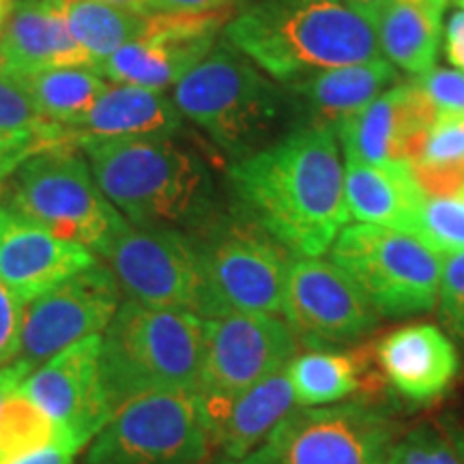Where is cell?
Segmentation results:
<instances>
[{"label": "cell", "instance_id": "35", "mask_svg": "<svg viewBox=\"0 0 464 464\" xmlns=\"http://www.w3.org/2000/svg\"><path fill=\"white\" fill-rule=\"evenodd\" d=\"M437 116H464V73L432 67L415 80Z\"/></svg>", "mask_w": 464, "mask_h": 464}, {"label": "cell", "instance_id": "23", "mask_svg": "<svg viewBox=\"0 0 464 464\" xmlns=\"http://www.w3.org/2000/svg\"><path fill=\"white\" fill-rule=\"evenodd\" d=\"M213 448L224 458H243L263 445L274 428L297 406L286 368L237 396L200 398Z\"/></svg>", "mask_w": 464, "mask_h": 464}, {"label": "cell", "instance_id": "5", "mask_svg": "<svg viewBox=\"0 0 464 464\" xmlns=\"http://www.w3.org/2000/svg\"><path fill=\"white\" fill-rule=\"evenodd\" d=\"M170 100L232 161L274 142L290 110L286 89L226 42L172 86Z\"/></svg>", "mask_w": 464, "mask_h": 464}, {"label": "cell", "instance_id": "38", "mask_svg": "<svg viewBox=\"0 0 464 464\" xmlns=\"http://www.w3.org/2000/svg\"><path fill=\"white\" fill-rule=\"evenodd\" d=\"M45 150L42 144L31 140H11V138L0 136V183L11 174L17 172V168L33 155Z\"/></svg>", "mask_w": 464, "mask_h": 464}, {"label": "cell", "instance_id": "12", "mask_svg": "<svg viewBox=\"0 0 464 464\" xmlns=\"http://www.w3.org/2000/svg\"><path fill=\"white\" fill-rule=\"evenodd\" d=\"M299 342L277 314L230 312L205 318L200 398L226 400L286 368Z\"/></svg>", "mask_w": 464, "mask_h": 464}, {"label": "cell", "instance_id": "50", "mask_svg": "<svg viewBox=\"0 0 464 464\" xmlns=\"http://www.w3.org/2000/svg\"><path fill=\"white\" fill-rule=\"evenodd\" d=\"M387 464H393V462H392V458H390V460H387Z\"/></svg>", "mask_w": 464, "mask_h": 464}, {"label": "cell", "instance_id": "29", "mask_svg": "<svg viewBox=\"0 0 464 464\" xmlns=\"http://www.w3.org/2000/svg\"><path fill=\"white\" fill-rule=\"evenodd\" d=\"M411 164L423 189L456 191L464 185V116H437Z\"/></svg>", "mask_w": 464, "mask_h": 464}, {"label": "cell", "instance_id": "28", "mask_svg": "<svg viewBox=\"0 0 464 464\" xmlns=\"http://www.w3.org/2000/svg\"><path fill=\"white\" fill-rule=\"evenodd\" d=\"M297 406L338 404L362 387V368L355 357L338 351H310L286 365Z\"/></svg>", "mask_w": 464, "mask_h": 464}, {"label": "cell", "instance_id": "42", "mask_svg": "<svg viewBox=\"0 0 464 464\" xmlns=\"http://www.w3.org/2000/svg\"><path fill=\"white\" fill-rule=\"evenodd\" d=\"M342 3L348 5L355 14H359L363 20H368L370 24L376 26L379 17L385 14V9L390 7L392 0H342Z\"/></svg>", "mask_w": 464, "mask_h": 464}, {"label": "cell", "instance_id": "18", "mask_svg": "<svg viewBox=\"0 0 464 464\" xmlns=\"http://www.w3.org/2000/svg\"><path fill=\"white\" fill-rule=\"evenodd\" d=\"M437 112L415 82L392 86L335 130L346 161H411Z\"/></svg>", "mask_w": 464, "mask_h": 464}, {"label": "cell", "instance_id": "43", "mask_svg": "<svg viewBox=\"0 0 464 464\" xmlns=\"http://www.w3.org/2000/svg\"><path fill=\"white\" fill-rule=\"evenodd\" d=\"M216 464H277V462L263 443V445H258L254 451H249L247 456H243V458H224L222 456Z\"/></svg>", "mask_w": 464, "mask_h": 464}, {"label": "cell", "instance_id": "27", "mask_svg": "<svg viewBox=\"0 0 464 464\" xmlns=\"http://www.w3.org/2000/svg\"><path fill=\"white\" fill-rule=\"evenodd\" d=\"M14 78L24 86L39 112L58 125H65L86 112L110 86V80L95 67L44 69Z\"/></svg>", "mask_w": 464, "mask_h": 464}, {"label": "cell", "instance_id": "41", "mask_svg": "<svg viewBox=\"0 0 464 464\" xmlns=\"http://www.w3.org/2000/svg\"><path fill=\"white\" fill-rule=\"evenodd\" d=\"M237 0H153L155 11L168 14H188V11H213L226 9Z\"/></svg>", "mask_w": 464, "mask_h": 464}, {"label": "cell", "instance_id": "7", "mask_svg": "<svg viewBox=\"0 0 464 464\" xmlns=\"http://www.w3.org/2000/svg\"><path fill=\"white\" fill-rule=\"evenodd\" d=\"M329 256L379 316L409 318L437 307L443 258L413 235L346 224Z\"/></svg>", "mask_w": 464, "mask_h": 464}, {"label": "cell", "instance_id": "45", "mask_svg": "<svg viewBox=\"0 0 464 464\" xmlns=\"http://www.w3.org/2000/svg\"><path fill=\"white\" fill-rule=\"evenodd\" d=\"M15 3H17V0H0V34H3L11 14H14Z\"/></svg>", "mask_w": 464, "mask_h": 464}, {"label": "cell", "instance_id": "16", "mask_svg": "<svg viewBox=\"0 0 464 464\" xmlns=\"http://www.w3.org/2000/svg\"><path fill=\"white\" fill-rule=\"evenodd\" d=\"M100 355L102 334L89 335L37 365L20 387L63 434L86 445L112 417L102 385Z\"/></svg>", "mask_w": 464, "mask_h": 464}, {"label": "cell", "instance_id": "32", "mask_svg": "<svg viewBox=\"0 0 464 464\" xmlns=\"http://www.w3.org/2000/svg\"><path fill=\"white\" fill-rule=\"evenodd\" d=\"M413 237L439 256L464 252V198L456 194L426 198Z\"/></svg>", "mask_w": 464, "mask_h": 464}, {"label": "cell", "instance_id": "34", "mask_svg": "<svg viewBox=\"0 0 464 464\" xmlns=\"http://www.w3.org/2000/svg\"><path fill=\"white\" fill-rule=\"evenodd\" d=\"M390 458L393 464H462L450 434L430 426L417 428L400 439Z\"/></svg>", "mask_w": 464, "mask_h": 464}, {"label": "cell", "instance_id": "21", "mask_svg": "<svg viewBox=\"0 0 464 464\" xmlns=\"http://www.w3.org/2000/svg\"><path fill=\"white\" fill-rule=\"evenodd\" d=\"M61 127L67 147H80L89 140L174 136L183 116L164 91L110 82L86 112Z\"/></svg>", "mask_w": 464, "mask_h": 464}, {"label": "cell", "instance_id": "13", "mask_svg": "<svg viewBox=\"0 0 464 464\" xmlns=\"http://www.w3.org/2000/svg\"><path fill=\"white\" fill-rule=\"evenodd\" d=\"M121 288L106 263H92L24 305L17 362L33 368L58 351L103 334L121 305Z\"/></svg>", "mask_w": 464, "mask_h": 464}, {"label": "cell", "instance_id": "48", "mask_svg": "<svg viewBox=\"0 0 464 464\" xmlns=\"http://www.w3.org/2000/svg\"><path fill=\"white\" fill-rule=\"evenodd\" d=\"M456 3H458V7L464 9V0H456Z\"/></svg>", "mask_w": 464, "mask_h": 464}, {"label": "cell", "instance_id": "25", "mask_svg": "<svg viewBox=\"0 0 464 464\" xmlns=\"http://www.w3.org/2000/svg\"><path fill=\"white\" fill-rule=\"evenodd\" d=\"M450 0H392L376 22L381 54L393 67L421 75L437 63Z\"/></svg>", "mask_w": 464, "mask_h": 464}, {"label": "cell", "instance_id": "17", "mask_svg": "<svg viewBox=\"0 0 464 464\" xmlns=\"http://www.w3.org/2000/svg\"><path fill=\"white\" fill-rule=\"evenodd\" d=\"M97 263L95 254L65 241L0 200V284L22 305Z\"/></svg>", "mask_w": 464, "mask_h": 464}, {"label": "cell", "instance_id": "49", "mask_svg": "<svg viewBox=\"0 0 464 464\" xmlns=\"http://www.w3.org/2000/svg\"><path fill=\"white\" fill-rule=\"evenodd\" d=\"M3 191H5V189H3V183H0V198H3Z\"/></svg>", "mask_w": 464, "mask_h": 464}, {"label": "cell", "instance_id": "1", "mask_svg": "<svg viewBox=\"0 0 464 464\" xmlns=\"http://www.w3.org/2000/svg\"><path fill=\"white\" fill-rule=\"evenodd\" d=\"M228 185L239 216L297 258H321L348 224L335 131L297 125L235 160Z\"/></svg>", "mask_w": 464, "mask_h": 464}, {"label": "cell", "instance_id": "11", "mask_svg": "<svg viewBox=\"0 0 464 464\" xmlns=\"http://www.w3.org/2000/svg\"><path fill=\"white\" fill-rule=\"evenodd\" d=\"M398 423L379 406H297L265 440L277 464H387Z\"/></svg>", "mask_w": 464, "mask_h": 464}, {"label": "cell", "instance_id": "31", "mask_svg": "<svg viewBox=\"0 0 464 464\" xmlns=\"http://www.w3.org/2000/svg\"><path fill=\"white\" fill-rule=\"evenodd\" d=\"M61 434V428L17 390L0 411V464L44 448Z\"/></svg>", "mask_w": 464, "mask_h": 464}, {"label": "cell", "instance_id": "2", "mask_svg": "<svg viewBox=\"0 0 464 464\" xmlns=\"http://www.w3.org/2000/svg\"><path fill=\"white\" fill-rule=\"evenodd\" d=\"M78 149L106 198L136 228L198 235L219 218L207 161L174 136L89 140Z\"/></svg>", "mask_w": 464, "mask_h": 464}, {"label": "cell", "instance_id": "22", "mask_svg": "<svg viewBox=\"0 0 464 464\" xmlns=\"http://www.w3.org/2000/svg\"><path fill=\"white\" fill-rule=\"evenodd\" d=\"M58 67H95L52 0H17L0 34V69L22 75Z\"/></svg>", "mask_w": 464, "mask_h": 464}, {"label": "cell", "instance_id": "26", "mask_svg": "<svg viewBox=\"0 0 464 464\" xmlns=\"http://www.w3.org/2000/svg\"><path fill=\"white\" fill-rule=\"evenodd\" d=\"M95 67L147 31L150 14L95 0H52Z\"/></svg>", "mask_w": 464, "mask_h": 464}, {"label": "cell", "instance_id": "20", "mask_svg": "<svg viewBox=\"0 0 464 464\" xmlns=\"http://www.w3.org/2000/svg\"><path fill=\"white\" fill-rule=\"evenodd\" d=\"M376 357L392 390L420 404L443 396L460 370L454 340L430 323L392 332L381 340Z\"/></svg>", "mask_w": 464, "mask_h": 464}, {"label": "cell", "instance_id": "19", "mask_svg": "<svg viewBox=\"0 0 464 464\" xmlns=\"http://www.w3.org/2000/svg\"><path fill=\"white\" fill-rule=\"evenodd\" d=\"M398 80V69L387 58H372L305 75L284 84L290 110H297L301 127L335 131L348 119L363 112L387 86Z\"/></svg>", "mask_w": 464, "mask_h": 464}, {"label": "cell", "instance_id": "4", "mask_svg": "<svg viewBox=\"0 0 464 464\" xmlns=\"http://www.w3.org/2000/svg\"><path fill=\"white\" fill-rule=\"evenodd\" d=\"M205 318L121 301L102 334V385L112 415L138 398L200 393Z\"/></svg>", "mask_w": 464, "mask_h": 464}, {"label": "cell", "instance_id": "8", "mask_svg": "<svg viewBox=\"0 0 464 464\" xmlns=\"http://www.w3.org/2000/svg\"><path fill=\"white\" fill-rule=\"evenodd\" d=\"M196 239L213 318L230 312L282 316L290 254L246 218H222Z\"/></svg>", "mask_w": 464, "mask_h": 464}, {"label": "cell", "instance_id": "15", "mask_svg": "<svg viewBox=\"0 0 464 464\" xmlns=\"http://www.w3.org/2000/svg\"><path fill=\"white\" fill-rule=\"evenodd\" d=\"M282 318L297 342L324 351L351 344L374 332L379 314L332 260L297 258L290 263Z\"/></svg>", "mask_w": 464, "mask_h": 464}, {"label": "cell", "instance_id": "33", "mask_svg": "<svg viewBox=\"0 0 464 464\" xmlns=\"http://www.w3.org/2000/svg\"><path fill=\"white\" fill-rule=\"evenodd\" d=\"M437 307L445 334L464 344V252L443 258Z\"/></svg>", "mask_w": 464, "mask_h": 464}, {"label": "cell", "instance_id": "14", "mask_svg": "<svg viewBox=\"0 0 464 464\" xmlns=\"http://www.w3.org/2000/svg\"><path fill=\"white\" fill-rule=\"evenodd\" d=\"M228 20V7L188 14L153 11L147 31L95 69L110 82L164 91L216 48Z\"/></svg>", "mask_w": 464, "mask_h": 464}, {"label": "cell", "instance_id": "39", "mask_svg": "<svg viewBox=\"0 0 464 464\" xmlns=\"http://www.w3.org/2000/svg\"><path fill=\"white\" fill-rule=\"evenodd\" d=\"M445 56L456 72L464 73V9L451 14L448 28H445Z\"/></svg>", "mask_w": 464, "mask_h": 464}, {"label": "cell", "instance_id": "37", "mask_svg": "<svg viewBox=\"0 0 464 464\" xmlns=\"http://www.w3.org/2000/svg\"><path fill=\"white\" fill-rule=\"evenodd\" d=\"M89 445L84 440L72 437V434H61L56 440L44 445V448L28 451V454L20 456L17 460L9 464H75L80 451Z\"/></svg>", "mask_w": 464, "mask_h": 464}, {"label": "cell", "instance_id": "10", "mask_svg": "<svg viewBox=\"0 0 464 464\" xmlns=\"http://www.w3.org/2000/svg\"><path fill=\"white\" fill-rule=\"evenodd\" d=\"M102 260L127 299L213 318L198 246L188 232L130 224Z\"/></svg>", "mask_w": 464, "mask_h": 464}, {"label": "cell", "instance_id": "46", "mask_svg": "<svg viewBox=\"0 0 464 464\" xmlns=\"http://www.w3.org/2000/svg\"><path fill=\"white\" fill-rule=\"evenodd\" d=\"M448 434H450L451 443H454L458 456H460V462L464 464V430H450Z\"/></svg>", "mask_w": 464, "mask_h": 464}, {"label": "cell", "instance_id": "47", "mask_svg": "<svg viewBox=\"0 0 464 464\" xmlns=\"http://www.w3.org/2000/svg\"><path fill=\"white\" fill-rule=\"evenodd\" d=\"M456 196H460V198H464V185H460V188H458L456 191H454Z\"/></svg>", "mask_w": 464, "mask_h": 464}, {"label": "cell", "instance_id": "6", "mask_svg": "<svg viewBox=\"0 0 464 464\" xmlns=\"http://www.w3.org/2000/svg\"><path fill=\"white\" fill-rule=\"evenodd\" d=\"M9 205L102 258L130 226L97 185L78 147H56L28 158L17 168Z\"/></svg>", "mask_w": 464, "mask_h": 464}, {"label": "cell", "instance_id": "36", "mask_svg": "<svg viewBox=\"0 0 464 464\" xmlns=\"http://www.w3.org/2000/svg\"><path fill=\"white\" fill-rule=\"evenodd\" d=\"M22 316L24 305L0 284V368L15 362L20 351Z\"/></svg>", "mask_w": 464, "mask_h": 464}, {"label": "cell", "instance_id": "44", "mask_svg": "<svg viewBox=\"0 0 464 464\" xmlns=\"http://www.w3.org/2000/svg\"><path fill=\"white\" fill-rule=\"evenodd\" d=\"M95 3L116 5V7H125V9H131V11H142V14H150V11H155L153 0H95Z\"/></svg>", "mask_w": 464, "mask_h": 464}, {"label": "cell", "instance_id": "3", "mask_svg": "<svg viewBox=\"0 0 464 464\" xmlns=\"http://www.w3.org/2000/svg\"><path fill=\"white\" fill-rule=\"evenodd\" d=\"M222 34L282 84L381 56L376 28L342 0H249Z\"/></svg>", "mask_w": 464, "mask_h": 464}, {"label": "cell", "instance_id": "30", "mask_svg": "<svg viewBox=\"0 0 464 464\" xmlns=\"http://www.w3.org/2000/svg\"><path fill=\"white\" fill-rule=\"evenodd\" d=\"M0 136L37 142L45 150L67 147L63 127L45 119L24 86L5 69H0Z\"/></svg>", "mask_w": 464, "mask_h": 464}, {"label": "cell", "instance_id": "24", "mask_svg": "<svg viewBox=\"0 0 464 464\" xmlns=\"http://www.w3.org/2000/svg\"><path fill=\"white\" fill-rule=\"evenodd\" d=\"M426 189L411 161L363 164L346 161L344 200L348 218L357 224L382 226L413 235L426 202Z\"/></svg>", "mask_w": 464, "mask_h": 464}, {"label": "cell", "instance_id": "9", "mask_svg": "<svg viewBox=\"0 0 464 464\" xmlns=\"http://www.w3.org/2000/svg\"><path fill=\"white\" fill-rule=\"evenodd\" d=\"M211 445L198 393L138 398L110 417L82 464H205Z\"/></svg>", "mask_w": 464, "mask_h": 464}, {"label": "cell", "instance_id": "40", "mask_svg": "<svg viewBox=\"0 0 464 464\" xmlns=\"http://www.w3.org/2000/svg\"><path fill=\"white\" fill-rule=\"evenodd\" d=\"M33 370H34L33 365H28L24 362H17V359L0 368V411H3L5 402H7V400L14 396L17 390H20L22 382L31 376Z\"/></svg>", "mask_w": 464, "mask_h": 464}]
</instances>
